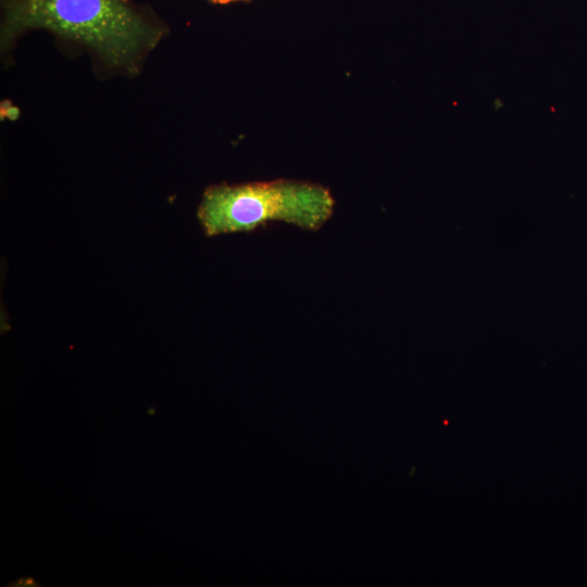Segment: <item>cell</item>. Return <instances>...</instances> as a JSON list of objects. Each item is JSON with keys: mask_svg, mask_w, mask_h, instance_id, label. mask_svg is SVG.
I'll return each instance as SVG.
<instances>
[{"mask_svg": "<svg viewBox=\"0 0 587 587\" xmlns=\"http://www.w3.org/2000/svg\"><path fill=\"white\" fill-rule=\"evenodd\" d=\"M10 586H13V587H37V586H40V584L38 582H36L33 577L30 576H27V577H23V578H20L17 580H14V582H11L10 584L7 585V587H10Z\"/></svg>", "mask_w": 587, "mask_h": 587, "instance_id": "3957f363", "label": "cell"}, {"mask_svg": "<svg viewBox=\"0 0 587 587\" xmlns=\"http://www.w3.org/2000/svg\"><path fill=\"white\" fill-rule=\"evenodd\" d=\"M334 207L330 191L313 183L221 184L204 191L198 218L207 236L250 232L272 221L317 230L332 217Z\"/></svg>", "mask_w": 587, "mask_h": 587, "instance_id": "7a4b0ae2", "label": "cell"}, {"mask_svg": "<svg viewBox=\"0 0 587 587\" xmlns=\"http://www.w3.org/2000/svg\"><path fill=\"white\" fill-rule=\"evenodd\" d=\"M3 8L2 43L28 29H47L115 66H133L162 34L127 0H4Z\"/></svg>", "mask_w": 587, "mask_h": 587, "instance_id": "6da1fadb", "label": "cell"}, {"mask_svg": "<svg viewBox=\"0 0 587 587\" xmlns=\"http://www.w3.org/2000/svg\"><path fill=\"white\" fill-rule=\"evenodd\" d=\"M214 3H220V4H225V3H229V2H235V1H243V0H210Z\"/></svg>", "mask_w": 587, "mask_h": 587, "instance_id": "277c9868", "label": "cell"}]
</instances>
